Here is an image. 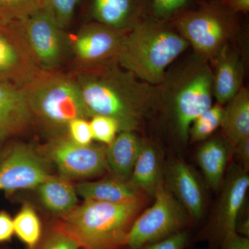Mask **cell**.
Segmentation results:
<instances>
[{
    "label": "cell",
    "mask_w": 249,
    "mask_h": 249,
    "mask_svg": "<svg viewBox=\"0 0 249 249\" xmlns=\"http://www.w3.org/2000/svg\"><path fill=\"white\" fill-rule=\"evenodd\" d=\"M71 74L90 119L96 115L109 116L118 121L121 131L138 129L161 99L157 87L139 80L116 61L76 68Z\"/></svg>",
    "instance_id": "6da1fadb"
},
{
    "label": "cell",
    "mask_w": 249,
    "mask_h": 249,
    "mask_svg": "<svg viewBox=\"0 0 249 249\" xmlns=\"http://www.w3.org/2000/svg\"><path fill=\"white\" fill-rule=\"evenodd\" d=\"M147 196L116 203L85 201L62 216L57 230L71 237L80 249H120Z\"/></svg>",
    "instance_id": "7a4b0ae2"
},
{
    "label": "cell",
    "mask_w": 249,
    "mask_h": 249,
    "mask_svg": "<svg viewBox=\"0 0 249 249\" xmlns=\"http://www.w3.org/2000/svg\"><path fill=\"white\" fill-rule=\"evenodd\" d=\"M188 47L179 33L163 24L138 22L126 33L116 62L139 80L156 86L163 83L168 67Z\"/></svg>",
    "instance_id": "3957f363"
},
{
    "label": "cell",
    "mask_w": 249,
    "mask_h": 249,
    "mask_svg": "<svg viewBox=\"0 0 249 249\" xmlns=\"http://www.w3.org/2000/svg\"><path fill=\"white\" fill-rule=\"evenodd\" d=\"M22 89L33 118L52 130H67L73 119H90L71 74L45 71Z\"/></svg>",
    "instance_id": "277c9868"
},
{
    "label": "cell",
    "mask_w": 249,
    "mask_h": 249,
    "mask_svg": "<svg viewBox=\"0 0 249 249\" xmlns=\"http://www.w3.org/2000/svg\"><path fill=\"white\" fill-rule=\"evenodd\" d=\"M168 85L167 93L178 137L188 139L192 123L213 106V81L208 60L198 56Z\"/></svg>",
    "instance_id": "5b68a950"
},
{
    "label": "cell",
    "mask_w": 249,
    "mask_h": 249,
    "mask_svg": "<svg viewBox=\"0 0 249 249\" xmlns=\"http://www.w3.org/2000/svg\"><path fill=\"white\" fill-rule=\"evenodd\" d=\"M155 202L141 213L134 221L125 246L139 249L185 230L190 217L168 186L160 181L155 195Z\"/></svg>",
    "instance_id": "8992f818"
},
{
    "label": "cell",
    "mask_w": 249,
    "mask_h": 249,
    "mask_svg": "<svg viewBox=\"0 0 249 249\" xmlns=\"http://www.w3.org/2000/svg\"><path fill=\"white\" fill-rule=\"evenodd\" d=\"M176 27L198 56L213 60L227 44L235 23L227 13L217 9H205L180 16Z\"/></svg>",
    "instance_id": "52a82bcc"
},
{
    "label": "cell",
    "mask_w": 249,
    "mask_h": 249,
    "mask_svg": "<svg viewBox=\"0 0 249 249\" xmlns=\"http://www.w3.org/2000/svg\"><path fill=\"white\" fill-rule=\"evenodd\" d=\"M31 57L42 71H56L70 49V37L42 10L14 23Z\"/></svg>",
    "instance_id": "ba28073f"
},
{
    "label": "cell",
    "mask_w": 249,
    "mask_h": 249,
    "mask_svg": "<svg viewBox=\"0 0 249 249\" xmlns=\"http://www.w3.org/2000/svg\"><path fill=\"white\" fill-rule=\"evenodd\" d=\"M104 144L81 145L68 136L53 139L47 147V154L62 178H88L103 175L107 170Z\"/></svg>",
    "instance_id": "9c48e42d"
},
{
    "label": "cell",
    "mask_w": 249,
    "mask_h": 249,
    "mask_svg": "<svg viewBox=\"0 0 249 249\" xmlns=\"http://www.w3.org/2000/svg\"><path fill=\"white\" fill-rule=\"evenodd\" d=\"M50 176L47 162L38 152L27 144L17 143L0 161V191L34 189Z\"/></svg>",
    "instance_id": "30bf717a"
},
{
    "label": "cell",
    "mask_w": 249,
    "mask_h": 249,
    "mask_svg": "<svg viewBox=\"0 0 249 249\" xmlns=\"http://www.w3.org/2000/svg\"><path fill=\"white\" fill-rule=\"evenodd\" d=\"M101 23L85 25L70 38V49L77 68L99 66L116 61L126 33Z\"/></svg>",
    "instance_id": "8fae6325"
},
{
    "label": "cell",
    "mask_w": 249,
    "mask_h": 249,
    "mask_svg": "<svg viewBox=\"0 0 249 249\" xmlns=\"http://www.w3.org/2000/svg\"><path fill=\"white\" fill-rule=\"evenodd\" d=\"M44 72L31 57L16 26L0 24V81L24 88Z\"/></svg>",
    "instance_id": "7c38bea8"
},
{
    "label": "cell",
    "mask_w": 249,
    "mask_h": 249,
    "mask_svg": "<svg viewBox=\"0 0 249 249\" xmlns=\"http://www.w3.org/2000/svg\"><path fill=\"white\" fill-rule=\"evenodd\" d=\"M249 187V177L243 168H233L228 174L215 219L216 231L222 238L226 234L235 231Z\"/></svg>",
    "instance_id": "4fadbf2b"
},
{
    "label": "cell",
    "mask_w": 249,
    "mask_h": 249,
    "mask_svg": "<svg viewBox=\"0 0 249 249\" xmlns=\"http://www.w3.org/2000/svg\"><path fill=\"white\" fill-rule=\"evenodd\" d=\"M168 188L188 213L190 218L199 221L205 212V196L197 177L191 167L178 160L168 172Z\"/></svg>",
    "instance_id": "5bb4252c"
},
{
    "label": "cell",
    "mask_w": 249,
    "mask_h": 249,
    "mask_svg": "<svg viewBox=\"0 0 249 249\" xmlns=\"http://www.w3.org/2000/svg\"><path fill=\"white\" fill-rule=\"evenodd\" d=\"M33 119L22 88L0 81V132L6 137L19 133Z\"/></svg>",
    "instance_id": "9a60e30c"
},
{
    "label": "cell",
    "mask_w": 249,
    "mask_h": 249,
    "mask_svg": "<svg viewBox=\"0 0 249 249\" xmlns=\"http://www.w3.org/2000/svg\"><path fill=\"white\" fill-rule=\"evenodd\" d=\"M213 96L220 105L227 104L240 91L243 81V64L235 51L224 45L213 59Z\"/></svg>",
    "instance_id": "2e32d148"
},
{
    "label": "cell",
    "mask_w": 249,
    "mask_h": 249,
    "mask_svg": "<svg viewBox=\"0 0 249 249\" xmlns=\"http://www.w3.org/2000/svg\"><path fill=\"white\" fill-rule=\"evenodd\" d=\"M142 145V141L132 131L119 132L106 149L107 170L113 178L128 181Z\"/></svg>",
    "instance_id": "e0dca14e"
},
{
    "label": "cell",
    "mask_w": 249,
    "mask_h": 249,
    "mask_svg": "<svg viewBox=\"0 0 249 249\" xmlns=\"http://www.w3.org/2000/svg\"><path fill=\"white\" fill-rule=\"evenodd\" d=\"M221 127L226 142L232 150L241 141L249 137V93L245 87L241 88L224 108Z\"/></svg>",
    "instance_id": "ac0fdd59"
},
{
    "label": "cell",
    "mask_w": 249,
    "mask_h": 249,
    "mask_svg": "<svg viewBox=\"0 0 249 249\" xmlns=\"http://www.w3.org/2000/svg\"><path fill=\"white\" fill-rule=\"evenodd\" d=\"M77 195L85 201L116 203L147 196L134 188L128 181L113 178L100 181L80 183L75 187Z\"/></svg>",
    "instance_id": "d6986e66"
},
{
    "label": "cell",
    "mask_w": 249,
    "mask_h": 249,
    "mask_svg": "<svg viewBox=\"0 0 249 249\" xmlns=\"http://www.w3.org/2000/svg\"><path fill=\"white\" fill-rule=\"evenodd\" d=\"M162 180L161 164L158 150L152 144L142 142L128 182L144 194L154 196Z\"/></svg>",
    "instance_id": "ffe728a7"
},
{
    "label": "cell",
    "mask_w": 249,
    "mask_h": 249,
    "mask_svg": "<svg viewBox=\"0 0 249 249\" xmlns=\"http://www.w3.org/2000/svg\"><path fill=\"white\" fill-rule=\"evenodd\" d=\"M139 0H93L92 12L97 22L112 29L129 31L138 14Z\"/></svg>",
    "instance_id": "44dd1931"
},
{
    "label": "cell",
    "mask_w": 249,
    "mask_h": 249,
    "mask_svg": "<svg viewBox=\"0 0 249 249\" xmlns=\"http://www.w3.org/2000/svg\"><path fill=\"white\" fill-rule=\"evenodd\" d=\"M37 188L41 203L54 214L65 215L77 206L76 188L66 178L50 176Z\"/></svg>",
    "instance_id": "7402d4cb"
},
{
    "label": "cell",
    "mask_w": 249,
    "mask_h": 249,
    "mask_svg": "<svg viewBox=\"0 0 249 249\" xmlns=\"http://www.w3.org/2000/svg\"><path fill=\"white\" fill-rule=\"evenodd\" d=\"M229 145L219 139L203 144L196 154V160L208 186L216 191L220 187L229 158Z\"/></svg>",
    "instance_id": "603a6c76"
},
{
    "label": "cell",
    "mask_w": 249,
    "mask_h": 249,
    "mask_svg": "<svg viewBox=\"0 0 249 249\" xmlns=\"http://www.w3.org/2000/svg\"><path fill=\"white\" fill-rule=\"evenodd\" d=\"M14 223V234L29 249H35L42 235L40 218L30 205H24L16 214Z\"/></svg>",
    "instance_id": "cb8c5ba5"
},
{
    "label": "cell",
    "mask_w": 249,
    "mask_h": 249,
    "mask_svg": "<svg viewBox=\"0 0 249 249\" xmlns=\"http://www.w3.org/2000/svg\"><path fill=\"white\" fill-rule=\"evenodd\" d=\"M224 116L222 105L211 106L192 123L188 132V139L192 142H201L209 138L222 125Z\"/></svg>",
    "instance_id": "d4e9b609"
},
{
    "label": "cell",
    "mask_w": 249,
    "mask_h": 249,
    "mask_svg": "<svg viewBox=\"0 0 249 249\" xmlns=\"http://www.w3.org/2000/svg\"><path fill=\"white\" fill-rule=\"evenodd\" d=\"M43 0H0V24L19 22L42 9Z\"/></svg>",
    "instance_id": "484cf974"
},
{
    "label": "cell",
    "mask_w": 249,
    "mask_h": 249,
    "mask_svg": "<svg viewBox=\"0 0 249 249\" xmlns=\"http://www.w3.org/2000/svg\"><path fill=\"white\" fill-rule=\"evenodd\" d=\"M79 0H43L42 11L60 29L71 24Z\"/></svg>",
    "instance_id": "4316f807"
},
{
    "label": "cell",
    "mask_w": 249,
    "mask_h": 249,
    "mask_svg": "<svg viewBox=\"0 0 249 249\" xmlns=\"http://www.w3.org/2000/svg\"><path fill=\"white\" fill-rule=\"evenodd\" d=\"M89 121L93 140L109 145L121 132L120 124L118 121L109 116L96 115Z\"/></svg>",
    "instance_id": "83f0119b"
},
{
    "label": "cell",
    "mask_w": 249,
    "mask_h": 249,
    "mask_svg": "<svg viewBox=\"0 0 249 249\" xmlns=\"http://www.w3.org/2000/svg\"><path fill=\"white\" fill-rule=\"evenodd\" d=\"M67 131L69 138L77 144L88 145L92 143V133L88 119H73L67 125Z\"/></svg>",
    "instance_id": "f1b7e54d"
},
{
    "label": "cell",
    "mask_w": 249,
    "mask_h": 249,
    "mask_svg": "<svg viewBox=\"0 0 249 249\" xmlns=\"http://www.w3.org/2000/svg\"><path fill=\"white\" fill-rule=\"evenodd\" d=\"M188 241L189 235L186 230H183L139 249H183L188 245Z\"/></svg>",
    "instance_id": "f546056e"
},
{
    "label": "cell",
    "mask_w": 249,
    "mask_h": 249,
    "mask_svg": "<svg viewBox=\"0 0 249 249\" xmlns=\"http://www.w3.org/2000/svg\"><path fill=\"white\" fill-rule=\"evenodd\" d=\"M76 241L56 230L47 237L40 249H80Z\"/></svg>",
    "instance_id": "4dcf8cb0"
},
{
    "label": "cell",
    "mask_w": 249,
    "mask_h": 249,
    "mask_svg": "<svg viewBox=\"0 0 249 249\" xmlns=\"http://www.w3.org/2000/svg\"><path fill=\"white\" fill-rule=\"evenodd\" d=\"M188 0H152L154 12L157 17H167L183 7Z\"/></svg>",
    "instance_id": "1f68e13d"
},
{
    "label": "cell",
    "mask_w": 249,
    "mask_h": 249,
    "mask_svg": "<svg viewBox=\"0 0 249 249\" xmlns=\"http://www.w3.org/2000/svg\"><path fill=\"white\" fill-rule=\"evenodd\" d=\"M221 249H249V237L239 235L235 231L229 232L222 237Z\"/></svg>",
    "instance_id": "d6a6232c"
},
{
    "label": "cell",
    "mask_w": 249,
    "mask_h": 249,
    "mask_svg": "<svg viewBox=\"0 0 249 249\" xmlns=\"http://www.w3.org/2000/svg\"><path fill=\"white\" fill-rule=\"evenodd\" d=\"M14 234L12 218L6 213H0V242L9 240Z\"/></svg>",
    "instance_id": "836d02e7"
},
{
    "label": "cell",
    "mask_w": 249,
    "mask_h": 249,
    "mask_svg": "<svg viewBox=\"0 0 249 249\" xmlns=\"http://www.w3.org/2000/svg\"><path fill=\"white\" fill-rule=\"evenodd\" d=\"M234 151L238 156L242 167L246 172L249 171V137L241 141L235 148Z\"/></svg>",
    "instance_id": "e575fe53"
},
{
    "label": "cell",
    "mask_w": 249,
    "mask_h": 249,
    "mask_svg": "<svg viewBox=\"0 0 249 249\" xmlns=\"http://www.w3.org/2000/svg\"><path fill=\"white\" fill-rule=\"evenodd\" d=\"M226 4L233 12L247 14L249 11V0H225Z\"/></svg>",
    "instance_id": "d590c367"
},
{
    "label": "cell",
    "mask_w": 249,
    "mask_h": 249,
    "mask_svg": "<svg viewBox=\"0 0 249 249\" xmlns=\"http://www.w3.org/2000/svg\"><path fill=\"white\" fill-rule=\"evenodd\" d=\"M8 137H6L5 134L1 133L0 132V147H1V144L3 143V142H4L5 139L7 138Z\"/></svg>",
    "instance_id": "8d00e7d4"
}]
</instances>
